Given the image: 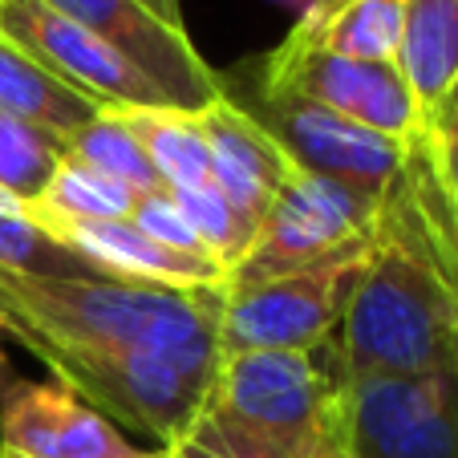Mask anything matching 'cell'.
I'll list each match as a JSON object with an SVG mask.
<instances>
[{
  "label": "cell",
  "mask_w": 458,
  "mask_h": 458,
  "mask_svg": "<svg viewBox=\"0 0 458 458\" xmlns=\"http://www.w3.org/2000/svg\"><path fill=\"white\" fill-rule=\"evenodd\" d=\"M349 373L458 369V203L426 130L377 199L365 272L337 329Z\"/></svg>",
  "instance_id": "obj_1"
},
{
  "label": "cell",
  "mask_w": 458,
  "mask_h": 458,
  "mask_svg": "<svg viewBox=\"0 0 458 458\" xmlns=\"http://www.w3.org/2000/svg\"><path fill=\"white\" fill-rule=\"evenodd\" d=\"M187 438L216 458H353V373L341 341L219 361Z\"/></svg>",
  "instance_id": "obj_2"
},
{
  "label": "cell",
  "mask_w": 458,
  "mask_h": 458,
  "mask_svg": "<svg viewBox=\"0 0 458 458\" xmlns=\"http://www.w3.org/2000/svg\"><path fill=\"white\" fill-rule=\"evenodd\" d=\"M224 288L139 284L118 276H25L0 272V320L13 333L89 341V345L139 349L171 361L195 386L211 389L219 369L216 320Z\"/></svg>",
  "instance_id": "obj_3"
},
{
  "label": "cell",
  "mask_w": 458,
  "mask_h": 458,
  "mask_svg": "<svg viewBox=\"0 0 458 458\" xmlns=\"http://www.w3.org/2000/svg\"><path fill=\"white\" fill-rule=\"evenodd\" d=\"M13 337L41 357L53 381L86 398L110 422L150 434L158 446H174L187 438L208 398V389L155 353L89 345V341L49 337V333H13Z\"/></svg>",
  "instance_id": "obj_4"
},
{
  "label": "cell",
  "mask_w": 458,
  "mask_h": 458,
  "mask_svg": "<svg viewBox=\"0 0 458 458\" xmlns=\"http://www.w3.org/2000/svg\"><path fill=\"white\" fill-rule=\"evenodd\" d=\"M369 240L337 251L325 264L264 280L243 293H224L216 320L219 361L243 353H296L337 337L369 259Z\"/></svg>",
  "instance_id": "obj_5"
},
{
  "label": "cell",
  "mask_w": 458,
  "mask_h": 458,
  "mask_svg": "<svg viewBox=\"0 0 458 458\" xmlns=\"http://www.w3.org/2000/svg\"><path fill=\"white\" fill-rule=\"evenodd\" d=\"M377 199L381 195L353 187V182L309 174L296 166L276 203L268 208L264 224L256 227L240 264L227 272L224 293H243L264 280L325 264L337 251L369 240Z\"/></svg>",
  "instance_id": "obj_6"
},
{
  "label": "cell",
  "mask_w": 458,
  "mask_h": 458,
  "mask_svg": "<svg viewBox=\"0 0 458 458\" xmlns=\"http://www.w3.org/2000/svg\"><path fill=\"white\" fill-rule=\"evenodd\" d=\"M256 89L296 94L349 122L377 130L386 139L410 142L422 130V106L394 61H357L317 49L288 33L256 65Z\"/></svg>",
  "instance_id": "obj_7"
},
{
  "label": "cell",
  "mask_w": 458,
  "mask_h": 458,
  "mask_svg": "<svg viewBox=\"0 0 458 458\" xmlns=\"http://www.w3.org/2000/svg\"><path fill=\"white\" fill-rule=\"evenodd\" d=\"M353 458H458V369L357 373Z\"/></svg>",
  "instance_id": "obj_8"
},
{
  "label": "cell",
  "mask_w": 458,
  "mask_h": 458,
  "mask_svg": "<svg viewBox=\"0 0 458 458\" xmlns=\"http://www.w3.org/2000/svg\"><path fill=\"white\" fill-rule=\"evenodd\" d=\"M240 106L276 139V147L293 158V166L309 174L341 179L381 195L406 163V142L386 139L377 130L341 118L309 98L251 89V102Z\"/></svg>",
  "instance_id": "obj_9"
},
{
  "label": "cell",
  "mask_w": 458,
  "mask_h": 458,
  "mask_svg": "<svg viewBox=\"0 0 458 458\" xmlns=\"http://www.w3.org/2000/svg\"><path fill=\"white\" fill-rule=\"evenodd\" d=\"M0 37L21 45L102 110H171L166 94L147 73L45 0H0Z\"/></svg>",
  "instance_id": "obj_10"
},
{
  "label": "cell",
  "mask_w": 458,
  "mask_h": 458,
  "mask_svg": "<svg viewBox=\"0 0 458 458\" xmlns=\"http://www.w3.org/2000/svg\"><path fill=\"white\" fill-rule=\"evenodd\" d=\"M45 4L78 21L98 41L122 53L139 73H147L166 94L171 110L199 114L224 98V81L191 45L187 29L171 25L142 0H45Z\"/></svg>",
  "instance_id": "obj_11"
},
{
  "label": "cell",
  "mask_w": 458,
  "mask_h": 458,
  "mask_svg": "<svg viewBox=\"0 0 458 458\" xmlns=\"http://www.w3.org/2000/svg\"><path fill=\"white\" fill-rule=\"evenodd\" d=\"M122 430L61 381H9L0 389V458H130Z\"/></svg>",
  "instance_id": "obj_12"
},
{
  "label": "cell",
  "mask_w": 458,
  "mask_h": 458,
  "mask_svg": "<svg viewBox=\"0 0 458 458\" xmlns=\"http://www.w3.org/2000/svg\"><path fill=\"white\" fill-rule=\"evenodd\" d=\"M199 126L211 150V182L256 232L284 182L293 179V158L232 94L199 110Z\"/></svg>",
  "instance_id": "obj_13"
},
{
  "label": "cell",
  "mask_w": 458,
  "mask_h": 458,
  "mask_svg": "<svg viewBox=\"0 0 458 458\" xmlns=\"http://www.w3.org/2000/svg\"><path fill=\"white\" fill-rule=\"evenodd\" d=\"M57 243L73 248L81 259H89L102 276L139 280V284L182 288V293H208L227 288V268L208 251H179L147 235L134 219H89V224L53 227Z\"/></svg>",
  "instance_id": "obj_14"
},
{
  "label": "cell",
  "mask_w": 458,
  "mask_h": 458,
  "mask_svg": "<svg viewBox=\"0 0 458 458\" xmlns=\"http://www.w3.org/2000/svg\"><path fill=\"white\" fill-rule=\"evenodd\" d=\"M0 110L29 126L45 130L70 147L81 130L102 114L94 98L61 81L53 70H45L37 57H29L21 45L0 37Z\"/></svg>",
  "instance_id": "obj_15"
},
{
  "label": "cell",
  "mask_w": 458,
  "mask_h": 458,
  "mask_svg": "<svg viewBox=\"0 0 458 458\" xmlns=\"http://www.w3.org/2000/svg\"><path fill=\"white\" fill-rule=\"evenodd\" d=\"M402 13L406 0H312L288 33L341 57L398 65Z\"/></svg>",
  "instance_id": "obj_16"
},
{
  "label": "cell",
  "mask_w": 458,
  "mask_h": 458,
  "mask_svg": "<svg viewBox=\"0 0 458 458\" xmlns=\"http://www.w3.org/2000/svg\"><path fill=\"white\" fill-rule=\"evenodd\" d=\"M398 70L418 106L434 110L458 81V0H406Z\"/></svg>",
  "instance_id": "obj_17"
},
{
  "label": "cell",
  "mask_w": 458,
  "mask_h": 458,
  "mask_svg": "<svg viewBox=\"0 0 458 458\" xmlns=\"http://www.w3.org/2000/svg\"><path fill=\"white\" fill-rule=\"evenodd\" d=\"M118 122L134 134L147 163L166 191L211 182V150L203 139L199 114L187 110H114Z\"/></svg>",
  "instance_id": "obj_18"
},
{
  "label": "cell",
  "mask_w": 458,
  "mask_h": 458,
  "mask_svg": "<svg viewBox=\"0 0 458 458\" xmlns=\"http://www.w3.org/2000/svg\"><path fill=\"white\" fill-rule=\"evenodd\" d=\"M134 203H139V195L130 187L106 179L102 171H94L81 158L65 155V163L57 166L45 195L29 203L25 211L41 232H53V227L89 224V219H130Z\"/></svg>",
  "instance_id": "obj_19"
},
{
  "label": "cell",
  "mask_w": 458,
  "mask_h": 458,
  "mask_svg": "<svg viewBox=\"0 0 458 458\" xmlns=\"http://www.w3.org/2000/svg\"><path fill=\"white\" fill-rule=\"evenodd\" d=\"M0 272L25 276H102L73 248L57 243L29 219L25 203L0 187Z\"/></svg>",
  "instance_id": "obj_20"
},
{
  "label": "cell",
  "mask_w": 458,
  "mask_h": 458,
  "mask_svg": "<svg viewBox=\"0 0 458 458\" xmlns=\"http://www.w3.org/2000/svg\"><path fill=\"white\" fill-rule=\"evenodd\" d=\"M65 155H70V147L61 139L0 110V187L13 199H21L25 208L41 199L57 166L65 163Z\"/></svg>",
  "instance_id": "obj_21"
},
{
  "label": "cell",
  "mask_w": 458,
  "mask_h": 458,
  "mask_svg": "<svg viewBox=\"0 0 458 458\" xmlns=\"http://www.w3.org/2000/svg\"><path fill=\"white\" fill-rule=\"evenodd\" d=\"M70 155L81 158V163H89L94 171H102L106 179L130 187L134 195L166 191L163 179L155 174V166H150L147 155H142V147L134 142V134L122 126L114 110H102L86 130H81L78 139L70 142Z\"/></svg>",
  "instance_id": "obj_22"
},
{
  "label": "cell",
  "mask_w": 458,
  "mask_h": 458,
  "mask_svg": "<svg viewBox=\"0 0 458 458\" xmlns=\"http://www.w3.org/2000/svg\"><path fill=\"white\" fill-rule=\"evenodd\" d=\"M171 199L179 203L182 219L191 224V232H195V240H199V248L208 251L211 259H219L227 272L240 264V256L248 251L251 243V227L248 219L240 216V211L232 208V203L224 199V191L216 187V182H199V187H179L171 191Z\"/></svg>",
  "instance_id": "obj_23"
},
{
  "label": "cell",
  "mask_w": 458,
  "mask_h": 458,
  "mask_svg": "<svg viewBox=\"0 0 458 458\" xmlns=\"http://www.w3.org/2000/svg\"><path fill=\"white\" fill-rule=\"evenodd\" d=\"M130 219H134L147 235H155L158 243H166V248L203 251L199 240H195V232H191V224L182 219L179 203L171 199V191H150V195H139V203H134Z\"/></svg>",
  "instance_id": "obj_24"
},
{
  "label": "cell",
  "mask_w": 458,
  "mask_h": 458,
  "mask_svg": "<svg viewBox=\"0 0 458 458\" xmlns=\"http://www.w3.org/2000/svg\"><path fill=\"white\" fill-rule=\"evenodd\" d=\"M422 130H426V142H430L434 163H438L442 182L450 187V195L458 203V81L434 110L422 114Z\"/></svg>",
  "instance_id": "obj_25"
},
{
  "label": "cell",
  "mask_w": 458,
  "mask_h": 458,
  "mask_svg": "<svg viewBox=\"0 0 458 458\" xmlns=\"http://www.w3.org/2000/svg\"><path fill=\"white\" fill-rule=\"evenodd\" d=\"M21 373L13 369V361H9V349H4V320H0V389L9 386V381H17Z\"/></svg>",
  "instance_id": "obj_26"
},
{
  "label": "cell",
  "mask_w": 458,
  "mask_h": 458,
  "mask_svg": "<svg viewBox=\"0 0 458 458\" xmlns=\"http://www.w3.org/2000/svg\"><path fill=\"white\" fill-rule=\"evenodd\" d=\"M142 4H150V9H155L158 17H166L171 25H182V9H179V0H142Z\"/></svg>",
  "instance_id": "obj_27"
},
{
  "label": "cell",
  "mask_w": 458,
  "mask_h": 458,
  "mask_svg": "<svg viewBox=\"0 0 458 458\" xmlns=\"http://www.w3.org/2000/svg\"><path fill=\"white\" fill-rule=\"evenodd\" d=\"M171 454H174V458H216V454H211V450L195 446V442H191V438L174 442V446H171Z\"/></svg>",
  "instance_id": "obj_28"
},
{
  "label": "cell",
  "mask_w": 458,
  "mask_h": 458,
  "mask_svg": "<svg viewBox=\"0 0 458 458\" xmlns=\"http://www.w3.org/2000/svg\"><path fill=\"white\" fill-rule=\"evenodd\" d=\"M130 458H166V446H158V450H134Z\"/></svg>",
  "instance_id": "obj_29"
},
{
  "label": "cell",
  "mask_w": 458,
  "mask_h": 458,
  "mask_svg": "<svg viewBox=\"0 0 458 458\" xmlns=\"http://www.w3.org/2000/svg\"><path fill=\"white\" fill-rule=\"evenodd\" d=\"M166 458H174V454H171V446H166Z\"/></svg>",
  "instance_id": "obj_30"
}]
</instances>
